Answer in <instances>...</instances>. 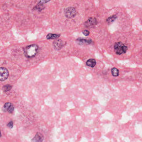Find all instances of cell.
I'll list each match as a JSON object with an SVG mask.
<instances>
[{
    "instance_id": "cell-15",
    "label": "cell",
    "mask_w": 142,
    "mask_h": 142,
    "mask_svg": "<svg viewBox=\"0 0 142 142\" xmlns=\"http://www.w3.org/2000/svg\"><path fill=\"white\" fill-rule=\"evenodd\" d=\"M12 88V86L10 85H6L5 86H4L2 88V90L4 92H6L10 91Z\"/></svg>"
},
{
    "instance_id": "cell-10",
    "label": "cell",
    "mask_w": 142,
    "mask_h": 142,
    "mask_svg": "<svg viewBox=\"0 0 142 142\" xmlns=\"http://www.w3.org/2000/svg\"><path fill=\"white\" fill-rule=\"evenodd\" d=\"M49 1H47V0H41L39 2L38 5H37L35 7V9L39 10V11H41L42 9H43V5L44 4H46V3L49 2Z\"/></svg>"
},
{
    "instance_id": "cell-7",
    "label": "cell",
    "mask_w": 142,
    "mask_h": 142,
    "mask_svg": "<svg viewBox=\"0 0 142 142\" xmlns=\"http://www.w3.org/2000/svg\"><path fill=\"white\" fill-rule=\"evenodd\" d=\"M3 109L4 111H7L9 113H12L14 111V105L11 103L7 102L4 105Z\"/></svg>"
},
{
    "instance_id": "cell-18",
    "label": "cell",
    "mask_w": 142,
    "mask_h": 142,
    "mask_svg": "<svg viewBox=\"0 0 142 142\" xmlns=\"http://www.w3.org/2000/svg\"><path fill=\"white\" fill-rule=\"evenodd\" d=\"M2 136V134H1V131L0 130V137H1Z\"/></svg>"
},
{
    "instance_id": "cell-9",
    "label": "cell",
    "mask_w": 142,
    "mask_h": 142,
    "mask_svg": "<svg viewBox=\"0 0 142 142\" xmlns=\"http://www.w3.org/2000/svg\"><path fill=\"white\" fill-rule=\"evenodd\" d=\"M77 41H78V42L82 43V44L85 45H89L91 44L92 42V40L91 39H86L81 38L77 39Z\"/></svg>"
},
{
    "instance_id": "cell-8",
    "label": "cell",
    "mask_w": 142,
    "mask_h": 142,
    "mask_svg": "<svg viewBox=\"0 0 142 142\" xmlns=\"http://www.w3.org/2000/svg\"><path fill=\"white\" fill-rule=\"evenodd\" d=\"M44 139V137L42 134L37 132L35 136L32 139L31 142H43Z\"/></svg>"
},
{
    "instance_id": "cell-2",
    "label": "cell",
    "mask_w": 142,
    "mask_h": 142,
    "mask_svg": "<svg viewBox=\"0 0 142 142\" xmlns=\"http://www.w3.org/2000/svg\"><path fill=\"white\" fill-rule=\"evenodd\" d=\"M114 49L116 54L120 55L126 53L128 50V47L123 43L118 42L114 44Z\"/></svg>"
},
{
    "instance_id": "cell-5",
    "label": "cell",
    "mask_w": 142,
    "mask_h": 142,
    "mask_svg": "<svg viewBox=\"0 0 142 142\" xmlns=\"http://www.w3.org/2000/svg\"><path fill=\"white\" fill-rule=\"evenodd\" d=\"M9 76V72L7 69L4 68H0V81H3L8 78Z\"/></svg>"
},
{
    "instance_id": "cell-1",
    "label": "cell",
    "mask_w": 142,
    "mask_h": 142,
    "mask_svg": "<svg viewBox=\"0 0 142 142\" xmlns=\"http://www.w3.org/2000/svg\"><path fill=\"white\" fill-rule=\"evenodd\" d=\"M39 47L36 44H32L27 46L24 50L25 56L28 58H33L37 54Z\"/></svg>"
},
{
    "instance_id": "cell-13",
    "label": "cell",
    "mask_w": 142,
    "mask_h": 142,
    "mask_svg": "<svg viewBox=\"0 0 142 142\" xmlns=\"http://www.w3.org/2000/svg\"><path fill=\"white\" fill-rule=\"evenodd\" d=\"M117 18V16H116V15H112V16H111L110 17L108 18L107 20H106V21L108 23V24H111V23H112V22H113Z\"/></svg>"
},
{
    "instance_id": "cell-12",
    "label": "cell",
    "mask_w": 142,
    "mask_h": 142,
    "mask_svg": "<svg viewBox=\"0 0 142 142\" xmlns=\"http://www.w3.org/2000/svg\"><path fill=\"white\" fill-rule=\"evenodd\" d=\"M60 34H52V33H49L46 36V39L48 40L50 39H56L60 37Z\"/></svg>"
},
{
    "instance_id": "cell-4",
    "label": "cell",
    "mask_w": 142,
    "mask_h": 142,
    "mask_svg": "<svg viewBox=\"0 0 142 142\" xmlns=\"http://www.w3.org/2000/svg\"><path fill=\"white\" fill-rule=\"evenodd\" d=\"M98 24L96 18L93 17H90L84 23V26L87 28H90L95 26Z\"/></svg>"
},
{
    "instance_id": "cell-16",
    "label": "cell",
    "mask_w": 142,
    "mask_h": 142,
    "mask_svg": "<svg viewBox=\"0 0 142 142\" xmlns=\"http://www.w3.org/2000/svg\"><path fill=\"white\" fill-rule=\"evenodd\" d=\"M7 126L9 128L12 129L13 126V123L12 120L10 121L9 123L7 124Z\"/></svg>"
},
{
    "instance_id": "cell-3",
    "label": "cell",
    "mask_w": 142,
    "mask_h": 142,
    "mask_svg": "<svg viewBox=\"0 0 142 142\" xmlns=\"http://www.w3.org/2000/svg\"><path fill=\"white\" fill-rule=\"evenodd\" d=\"M65 17L68 18H73L76 14V11L75 8L69 7L67 8L64 11Z\"/></svg>"
},
{
    "instance_id": "cell-11",
    "label": "cell",
    "mask_w": 142,
    "mask_h": 142,
    "mask_svg": "<svg viewBox=\"0 0 142 142\" xmlns=\"http://www.w3.org/2000/svg\"><path fill=\"white\" fill-rule=\"evenodd\" d=\"M86 64L88 66L90 67L91 68H93L96 64V62L94 59H90L86 62Z\"/></svg>"
},
{
    "instance_id": "cell-6",
    "label": "cell",
    "mask_w": 142,
    "mask_h": 142,
    "mask_svg": "<svg viewBox=\"0 0 142 142\" xmlns=\"http://www.w3.org/2000/svg\"><path fill=\"white\" fill-rule=\"evenodd\" d=\"M65 45V43L64 42L63 40L60 39H58L57 40H55L53 42V46L54 47L55 49L59 51Z\"/></svg>"
},
{
    "instance_id": "cell-14",
    "label": "cell",
    "mask_w": 142,
    "mask_h": 142,
    "mask_svg": "<svg viewBox=\"0 0 142 142\" xmlns=\"http://www.w3.org/2000/svg\"><path fill=\"white\" fill-rule=\"evenodd\" d=\"M111 73L112 74V76L114 77H117L119 76V71L118 69L116 68H113L111 69Z\"/></svg>"
},
{
    "instance_id": "cell-17",
    "label": "cell",
    "mask_w": 142,
    "mask_h": 142,
    "mask_svg": "<svg viewBox=\"0 0 142 142\" xmlns=\"http://www.w3.org/2000/svg\"><path fill=\"white\" fill-rule=\"evenodd\" d=\"M82 33L85 36H88L90 34V32L89 31H88V30H83L82 31Z\"/></svg>"
}]
</instances>
